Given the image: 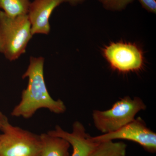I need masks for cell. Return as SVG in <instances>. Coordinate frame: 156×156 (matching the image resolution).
Here are the masks:
<instances>
[{
	"mask_svg": "<svg viewBox=\"0 0 156 156\" xmlns=\"http://www.w3.org/2000/svg\"><path fill=\"white\" fill-rule=\"evenodd\" d=\"M44 62L43 57H30L28 68L22 76L23 79L28 78V84L22 91L19 103L11 112L12 116L30 119L41 108L57 114L66 111L63 101L54 100L48 92L44 77Z\"/></svg>",
	"mask_w": 156,
	"mask_h": 156,
	"instance_id": "1",
	"label": "cell"
},
{
	"mask_svg": "<svg viewBox=\"0 0 156 156\" xmlns=\"http://www.w3.org/2000/svg\"><path fill=\"white\" fill-rule=\"evenodd\" d=\"M33 36L27 15L11 17L0 11V53L14 61L26 52Z\"/></svg>",
	"mask_w": 156,
	"mask_h": 156,
	"instance_id": "2",
	"label": "cell"
},
{
	"mask_svg": "<svg viewBox=\"0 0 156 156\" xmlns=\"http://www.w3.org/2000/svg\"><path fill=\"white\" fill-rule=\"evenodd\" d=\"M146 108V105L140 98L126 96L116 102L109 109L93 111L92 119L97 130L103 134H107L131 122L139 112Z\"/></svg>",
	"mask_w": 156,
	"mask_h": 156,
	"instance_id": "3",
	"label": "cell"
},
{
	"mask_svg": "<svg viewBox=\"0 0 156 156\" xmlns=\"http://www.w3.org/2000/svg\"><path fill=\"white\" fill-rule=\"evenodd\" d=\"M0 134V156H40V135L8 123Z\"/></svg>",
	"mask_w": 156,
	"mask_h": 156,
	"instance_id": "4",
	"label": "cell"
},
{
	"mask_svg": "<svg viewBox=\"0 0 156 156\" xmlns=\"http://www.w3.org/2000/svg\"><path fill=\"white\" fill-rule=\"evenodd\" d=\"M103 54L111 67L120 72L136 71L144 64L142 50L131 43H112L104 48Z\"/></svg>",
	"mask_w": 156,
	"mask_h": 156,
	"instance_id": "5",
	"label": "cell"
},
{
	"mask_svg": "<svg viewBox=\"0 0 156 156\" xmlns=\"http://www.w3.org/2000/svg\"><path fill=\"white\" fill-rule=\"evenodd\" d=\"M95 142L123 139L138 144L151 153L156 151V134L147 128L141 118L134 119L131 122L116 131L92 137Z\"/></svg>",
	"mask_w": 156,
	"mask_h": 156,
	"instance_id": "6",
	"label": "cell"
},
{
	"mask_svg": "<svg viewBox=\"0 0 156 156\" xmlns=\"http://www.w3.org/2000/svg\"><path fill=\"white\" fill-rule=\"evenodd\" d=\"M48 133L67 140L73 147L71 156H89L98 143L92 139V136L86 132L83 125L79 121H76L73 124L71 133L56 126L54 130L49 131Z\"/></svg>",
	"mask_w": 156,
	"mask_h": 156,
	"instance_id": "7",
	"label": "cell"
},
{
	"mask_svg": "<svg viewBox=\"0 0 156 156\" xmlns=\"http://www.w3.org/2000/svg\"><path fill=\"white\" fill-rule=\"evenodd\" d=\"M62 2L63 0H34L30 3L27 15L33 35L49 34L50 16L54 9Z\"/></svg>",
	"mask_w": 156,
	"mask_h": 156,
	"instance_id": "8",
	"label": "cell"
},
{
	"mask_svg": "<svg viewBox=\"0 0 156 156\" xmlns=\"http://www.w3.org/2000/svg\"><path fill=\"white\" fill-rule=\"evenodd\" d=\"M40 136L41 150L40 156H70L69 150L70 144L66 140L48 133Z\"/></svg>",
	"mask_w": 156,
	"mask_h": 156,
	"instance_id": "9",
	"label": "cell"
},
{
	"mask_svg": "<svg viewBox=\"0 0 156 156\" xmlns=\"http://www.w3.org/2000/svg\"><path fill=\"white\" fill-rule=\"evenodd\" d=\"M127 145L123 142L105 140L98 142L89 156H126Z\"/></svg>",
	"mask_w": 156,
	"mask_h": 156,
	"instance_id": "10",
	"label": "cell"
},
{
	"mask_svg": "<svg viewBox=\"0 0 156 156\" xmlns=\"http://www.w3.org/2000/svg\"><path fill=\"white\" fill-rule=\"evenodd\" d=\"M30 0H0V9L8 16L15 17L27 15Z\"/></svg>",
	"mask_w": 156,
	"mask_h": 156,
	"instance_id": "11",
	"label": "cell"
},
{
	"mask_svg": "<svg viewBox=\"0 0 156 156\" xmlns=\"http://www.w3.org/2000/svg\"><path fill=\"white\" fill-rule=\"evenodd\" d=\"M107 10L112 11H121L134 0H98Z\"/></svg>",
	"mask_w": 156,
	"mask_h": 156,
	"instance_id": "12",
	"label": "cell"
},
{
	"mask_svg": "<svg viewBox=\"0 0 156 156\" xmlns=\"http://www.w3.org/2000/svg\"><path fill=\"white\" fill-rule=\"evenodd\" d=\"M139 1L144 9L151 13L156 14L155 0H139Z\"/></svg>",
	"mask_w": 156,
	"mask_h": 156,
	"instance_id": "13",
	"label": "cell"
},
{
	"mask_svg": "<svg viewBox=\"0 0 156 156\" xmlns=\"http://www.w3.org/2000/svg\"><path fill=\"white\" fill-rule=\"evenodd\" d=\"M9 122L8 118L0 111V131H2L4 126Z\"/></svg>",
	"mask_w": 156,
	"mask_h": 156,
	"instance_id": "14",
	"label": "cell"
},
{
	"mask_svg": "<svg viewBox=\"0 0 156 156\" xmlns=\"http://www.w3.org/2000/svg\"><path fill=\"white\" fill-rule=\"evenodd\" d=\"M63 2H67L71 5H75L83 2L85 0H63Z\"/></svg>",
	"mask_w": 156,
	"mask_h": 156,
	"instance_id": "15",
	"label": "cell"
}]
</instances>
